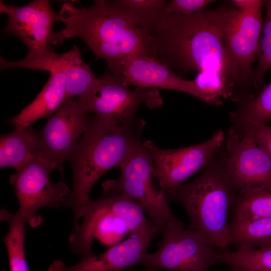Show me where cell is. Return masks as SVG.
Masks as SVG:
<instances>
[{
    "label": "cell",
    "instance_id": "6da1fadb",
    "mask_svg": "<svg viewBox=\"0 0 271 271\" xmlns=\"http://www.w3.org/2000/svg\"><path fill=\"white\" fill-rule=\"evenodd\" d=\"M148 34L152 58L179 76L210 72L225 80L224 44L208 9L188 16L165 14Z\"/></svg>",
    "mask_w": 271,
    "mask_h": 271
},
{
    "label": "cell",
    "instance_id": "7a4b0ae2",
    "mask_svg": "<svg viewBox=\"0 0 271 271\" xmlns=\"http://www.w3.org/2000/svg\"><path fill=\"white\" fill-rule=\"evenodd\" d=\"M64 28L57 32L61 43L78 37L108 68L123 58L139 55L152 57L147 32L123 16L111 0H96L88 7L63 4L59 13Z\"/></svg>",
    "mask_w": 271,
    "mask_h": 271
},
{
    "label": "cell",
    "instance_id": "3957f363",
    "mask_svg": "<svg viewBox=\"0 0 271 271\" xmlns=\"http://www.w3.org/2000/svg\"><path fill=\"white\" fill-rule=\"evenodd\" d=\"M86 131L69 156L72 187L65 207L73 212V226L80 221L83 208L91 200L90 192L97 181L108 170L119 166L137 145L145 122L134 121L109 128L94 116L87 117Z\"/></svg>",
    "mask_w": 271,
    "mask_h": 271
},
{
    "label": "cell",
    "instance_id": "277c9868",
    "mask_svg": "<svg viewBox=\"0 0 271 271\" xmlns=\"http://www.w3.org/2000/svg\"><path fill=\"white\" fill-rule=\"evenodd\" d=\"M237 195L226 171L224 153L216 154L199 176L166 197L184 208L189 229L202 233L220 251L226 252L231 251L228 213Z\"/></svg>",
    "mask_w": 271,
    "mask_h": 271
},
{
    "label": "cell",
    "instance_id": "5b68a950",
    "mask_svg": "<svg viewBox=\"0 0 271 271\" xmlns=\"http://www.w3.org/2000/svg\"><path fill=\"white\" fill-rule=\"evenodd\" d=\"M233 6L209 9L224 44V75L237 103L250 98L252 65L256 57L263 20V1H231Z\"/></svg>",
    "mask_w": 271,
    "mask_h": 271
},
{
    "label": "cell",
    "instance_id": "8992f818",
    "mask_svg": "<svg viewBox=\"0 0 271 271\" xmlns=\"http://www.w3.org/2000/svg\"><path fill=\"white\" fill-rule=\"evenodd\" d=\"M119 167V177L101 184L104 197L124 194L131 198L147 213L149 225L161 231L167 223L178 220L167 204L166 194L152 183L154 164L142 143L136 146Z\"/></svg>",
    "mask_w": 271,
    "mask_h": 271
},
{
    "label": "cell",
    "instance_id": "52a82bcc",
    "mask_svg": "<svg viewBox=\"0 0 271 271\" xmlns=\"http://www.w3.org/2000/svg\"><path fill=\"white\" fill-rule=\"evenodd\" d=\"M161 232L158 250L146 253L142 260L144 271H209L221 252L202 233L186 229L178 219L167 223Z\"/></svg>",
    "mask_w": 271,
    "mask_h": 271
},
{
    "label": "cell",
    "instance_id": "ba28073f",
    "mask_svg": "<svg viewBox=\"0 0 271 271\" xmlns=\"http://www.w3.org/2000/svg\"><path fill=\"white\" fill-rule=\"evenodd\" d=\"M56 165L38 151L19 170L10 175L9 183L19 204L18 211L32 228L42 224L43 219L37 212L41 208L65 207L71 189L62 180L52 183L50 179Z\"/></svg>",
    "mask_w": 271,
    "mask_h": 271
},
{
    "label": "cell",
    "instance_id": "9c48e42d",
    "mask_svg": "<svg viewBox=\"0 0 271 271\" xmlns=\"http://www.w3.org/2000/svg\"><path fill=\"white\" fill-rule=\"evenodd\" d=\"M85 104L87 113L109 128L135 121L137 110L145 104L150 109L160 107L163 100L157 89L129 88L122 79L108 71L97 78L89 94L79 98Z\"/></svg>",
    "mask_w": 271,
    "mask_h": 271
},
{
    "label": "cell",
    "instance_id": "30bf717a",
    "mask_svg": "<svg viewBox=\"0 0 271 271\" xmlns=\"http://www.w3.org/2000/svg\"><path fill=\"white\" fill-rule=\"evenodd\" d=\"M222 130L209 140L189 147L162 149L152 140L142 143L149 152L155 166V178L165 194L175 192L196 172L207 167L225 142Z\"/></svg>",
    "mask_w": 271,
    "mask_h": 271
},
{
    "label": "cell",
    "instance_id": "8fae6325",
    "mask_svg": "<svg viewBox=\"0 0 271 271\" xmlns=\"http://www.w3.org/2000/svg\"><path fill=\"white\" fill-rule=\"evenodd\" d=\"M84 103L79 98L65 99L45 126L36 131L38 151L64 175L63 163L76 148L87 126Z\"/></svg>",
    "mask_w": 271,
    "mask_h": 271
},
{
    "label": "cell",
    "instance_id": "7c38bea8",
    "mask_svg": "<svg viewBox=\"0 0 271 271\" xmlns=\"http://www.w3.org/2000/svg\"><path fill=\"white\" fill-rule=\"evenodd\" d=\"M224 142L226 171L238 195L271 188V159L250 137L231 126Z\"/></svg>",
    "mask_w": 271,
    "mask_h": 271
},
{
    "label": "cell",
    "instance_id": "4fadbf2b",
    "mask_svg": "<svg viewBox=\"0 0 271 271\" xmlns=\"http://www.w3.org/2000/svg\"><path fill=\"white\" fill-rule=\"evenodd\" d=\"M0 11L8 17L3 31L14 35L28 48L26 58H32L43 55L50 44H61L53 25L59 21V13L51 8L48 0H34L16 6L0 1Z\"/></svg>",
    "mask_w": 271,
    "mask_h": 271
},
{
    "label": "cell",
    "instance_id": "5bb4252c",
    "mask_svg": "<svg viewBox=\"0 0 271 271\" xmlns=\"http://www.w3.org/2000/svg\"><path fill=\"white\" fill-rule=\"evenodd\" d=\"M58 56L49 47L39 57L24 58L18 62L19 68L46 71L50 76L35 99L19 114L9 120L15 128L31 126L42 118L49 119L66 99L65 77Z\"/></svg>",
    "mask_w": 271,
    "mask_h": 271
},
{
    "label": "cell",
    "instance_id": "9a60e30c",
    "mask_svg": "<svg viewBox=\"0 0 271 271\" xmlns=\"http://www.w3.org/2000/svg\"><path fill=\"white\" fill-rule=\"evenodd\" d=\"M108 69L111 73L120 78L128 86L178 91L207 103L206 98L193 80L183 79L153 58L139 55L129 56L118 61Z\"/></svg>",
    "mask_w": 271,
    "mask_h": 271
},
{
    "label": "cell",
    "instance_id": "2e32d148",
    "mask_svg": "<svg viewBox=\"0 0 271 271\" xmlns=\"http://www.w3.org/2000/svg\"><path fill=\"white\" fill-rule=\"evenodd\" d=\"M160 232L150 225L145 230L130 233L127 239L103 253L81 259L74 265L67 266L62 260H56L48 271H123L141 265L150 242Z\"/></svg>",
    "mask_w": 271,
    "mask_h": 271
},
{
    "label": "cell",
    "instance_id": "e0dca14e",
    "mask_svg": "<svg viewBox=\"0 0 271 271\" xmlns=\"http://www.w3.org/2000/svg\"><path fill=\"white\" fill-rule=\"evenodd\" d=\"M59 60L65 77L66 99L86 97L97 78L83 60L79 48L74 45L69 51L59 54Z\"/></svg>",
    "mask_w": 271,
    "mask_h": 271
},
{
    "label": "cell",
    "instance_id": "ac0fdd59",
    "mask_svg": "<svg viewBox=\"0 0 271 271\" xmlns=\"http://www.w3.org/2000/svg\"><path fill=\"white\" fill-rule=\"evenodd\" d=\"M38 151L36 131L31 126L18 127L0 138V167L21 168Z\"/></svg>",
    "mask_w": 271,
    "mask_h": 271
},
{
    "label": "cell",
    "instance_id": "d6986e66",
    "mask_svg": "<svg viewBox=\"0 0 271 271\" xmlns=\"http://www.w3.org/2000/svg\"><path fill=\"white\" fill-rule=\"evenodd\" d=\"M0 219L8 225L2 241L8 253L9 271H30L24 248L25 220L18 211L12 213L6 209L1 210Z\"/></svg>",
    "mask_w": 271,
    "mask_h": 271
},
{
    "label": "cell",
    "instance_id": "ffe728a7",
    "mask_svg": "<svg viewBox=\"0 0 271 271\" xmlns=\"http://www.w3.org/2000/svg\"><path fill=\"white\" fill-rule=\"evenodd\" d=\"M229 238L236 249L271 246V218L231 220Z\"/></svg>",
    "mask_w": 271,
    "mask_h": 271
},
{
    "label": "cell",
    "instance_id": "44dd1931",
    "mask_svg": "<svg viewBox=\"0 0 271 271\" xmlns=\"http://www.w3.org/2000/svg\"><path fill=\"white\" fill-rule=\"evenodd\" d=\"M123 16L147 33L166 14V0H111Z\"/></svg>",
    "mask_w": 271,
    "mask_h": 271
},
{
    "label": "cell",
    "instance_id": "7402d4cb",
    "mask_svg": "<svg viewBox=\"0 0 271 271\" xmlns=\"http://www.w3.org/2000/svg\"><path fill=\"white\" fill-rule=\"evenodd\" d=\"M219 264L238 271H271V246L220 252L214 262V264Z\"/></svg>",
    "mask_w": 271,
    "mask_h": 271
},
{
    "label": "cell",
    "instance_id": "603a6c76",
    "mask_svg": "<svg viewBox=\"0 0 271 271\" xmlns=\"http://www.w3.org/2000/svg\"><path fill=\"white\" fill-rule=\"evenodd\" d=\"M231 220L245 221L271 218V188L238 195L231 207Z\"/></svg>",
    "mask_w": 271,
    "mask_h": 271
},
{
    "label": "cell",
    "instance_id": "cb8c5ba5",
    "mask_svg": "<svg viewBox=\"0 0 271 271\" xmlns=\"http://www.w3.org/2000/svg\"><path fill=\"white\" fill-rule=\"evenodd\" d=\"M230 119H243L267 124L271 121V83L252 97L238 103Z\"/></svg>",
    "mask_w": 271,
    "mask_h": 271
},
{
    "label": "cell",
    "instance_id": "d4e9b609",
    "mask_svg": "<svg viewBox=\"0 0 271 271\" xmlns=\"http://www.w3.org/2000/svg\"><path fill=\"white\" fill-rule=\"evenodd\" d=\"M263 5L266 16L257 50V65L253 70L251 81L252 86L255 87L258 93L263 89L265 74L271 69V0L263 1Z\"/></svg>",
    "mask_w": 271,
    "mask_h": 271
},
{
    "label": "cell",
    "instance_id": "484cf974",
    "mask_svg": "<svg viewBox=\"0 0 271 271\" xmlns=\"http://www.w3.org/2000/svg\"><path fill=\"white\" fill-rule=\"evenodd\" d=\"M230 119L239 134L250 137L271 159L270 126L243 119Z\"/></svg>",
    "mask_w": 271,
    "mask_h": 271
},
{
    "label": "cell",
    "instance_id": "4316f807",
    "mask_svg": "<svg viewBox=\"0 0 271 271\" xmlns=\"http://www.w3.org/2000/svg\"><path fill=\"white\" fill-rule=\"evenodd\" d=\"M213 2L212 0H172L167 4L165 13L188 16L205 8Z\"/></svg>",
    "mask_w": 271,
    "mask_h": 271
}]
</instances>
